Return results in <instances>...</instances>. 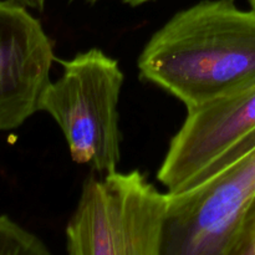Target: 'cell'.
<instances>
[{
    "label": "cell",
    "mask_w": 255,
    "mask_h": 255,
    "mask_svg": "<svg viewBox=\"0 0 255 255\" xmlns=\"http://www.w3.org/2000/svg\"><path fill=\"white\" fill-rule=\"evenodd\" d=\"M46 244L37 236L0 216V255H49Z\"/></svg>",
    "instance_id": "obj_7"
},
{
    "label": "cell",
    "mask_w": 255,
    "mask_h": 255,
    "mask_svg": "<svg viewBox=\"0 0 255 255\" xmlns=\"http://www.w3.org/2000/svg\"><path fill=\"white\" fill-rule=\"evenodd\" d=\"M142 80L187 111L255 86V10L203 0L174 14L139 54Z\"/></svg>",
    "instance_id": "obj_1"
},
{
    "label": "cell",
    "mask_w": 255,
    "mask_h": 255,
    "mask_svg": "<svg viewBox=\"0 0 255 255\" xmlns=\"http://www.w3.org/2000/svg\"><path fill=\"white\" fill-rule=\"evenodd\" d=\"M248 1H249V4H251L252 9L255 10V0H248Z\"/></svg>",
    "instance_id": "obj_11"
},
{
    "label": "cell",
    "mask_w": 255,
    "mask_h": 255,
    "mask_svg": "<svg viewBox=\"0 0 255 255\" xmlns=\"http://www.w3.org/2000/svg\"><path fill=\"white\" fill-rule=\"evenodd\" d=\"M255 131V86L187 111L157 179L171 193L193 186L217 161Z\"/></svg>",
    "instance_id": "obj_5"
},
{
    "label": "cell",
    "mask_w": 255,
    "mask_h": 255,
    "mask_svg": "<svg viewBox=\"0 0 255 255\" xmlns=\"http://www.w3.org/2000/svg\"><path fill=\"white\" fill-rule=\"evenodd\" d=\"M62 74L45 87L40 111L61 129L72 161L100 173L121 161L119 104L125 75L119 61L99 47L57 60Z\"/></svg>",
    "instance_id": "obj_2"
},
{
    "label": "cell",
    "mask_w": 255,
    "mask_h": 255,
    "mask_svg": "<svg viewBox=\"0 0 255 255\" xmlns=\"http://www.w3.org/2000/svg\"><path fill=\"white\" fill-rule=\"evenodd\" d=\"M54 47L26 6L0 0V132L21 126L39 110Z\"/></svg>",
    "instance_id": "obj_6"
},
{
    "label": "cell",
    "mask_w": 255,
    "mask_h": 255,
    "mask_svg": "<svg viewBox=\"0 0 255 255\" xmlns=\"http://www.w3.org/2000/svg\"><path fill=\"white\" fill-rule=\"evenodd\" d=\"M169 193L139 171L89 177L65 231L70 255H162Z\"/></svg>",
    "instance_id": "obj_3"
},
{
    "label": "cell",
    "mask_w": 255,
    "mask_h": 255,
    "mask_svg": "<svg viewBox=\"0 0 255 255\" xmlns=\"http://www.w3.org/2000/svg\"><path fill=\"white\" fill-rule=\"evenodd\" d=\"M229 255H255V197L242 218Z\"/></svg>",
    "instance_id": "obj_8"
},
{
    "label": "cell",
    "mask_w": 255,
    "mask_h": 255,
    "mask_svg": "<svg viewBox=\"0 0 255 255\" xmlns=\"http://www.w3.org/2000/svg\"><path fill=\"white\" fill-rule=\"evenodd\" d=\"M82 1L85 2H89V4H95V2L100 1V0H82ZM121 2H124V4L126 5H129V6H141V5L143 4H147V2H151V1H154V0H120Z\"/></svg>",
    "instance_id": "obj_10"
},
{
    "label": "cell",
    "mask_w": 255,
    "mask_h": 255,
    "mask_svg": "<svg viewBox=\"0 0 255 255\" xmlns=\"http://www.w3.org/2000/svg\"><path fill=\"white\" fill-rule=\"evenodd\" d=\"M14 1L19 2V4L24 5L27 9L37 10V11H42L46 5L47 0H14Z\"/></svg>",
    "instance_id": "obj_9"
},
{
    "label": "cell",
    "mask_w": 255,
    "mask_h": 255,
    "mask_svg": "<svg viewBox=\"0 0 255 255\" xmlns=\"http://www.w3.org/2000/svg\"><path fill=\"white\" fill-rule=\"evenodd\" d=\"M169 193L162 255H229L255 197V131L193 186Z\"/></svg>",
    "instance_id": "obj_4"
}]
</instances>
